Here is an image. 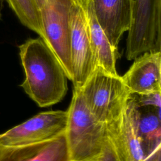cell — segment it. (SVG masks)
Returning <instances> with one entry per match:
<instances>
[{
  "label": "cell",
  "mask_w": 161,
  "mask_h": 161,
  "mask_svg": "<svg viewBox=\"0 0 161 161\" xmlns=\"http://www.w3.org/2000/svg\"><path fill=\"white\" fill-rule=\"evenodd\" d=\"M96 161H119L108 138L103 153Z\"/></svg>",
  "instance_id": "cell-15"
},
{
  "label": "cell",
  "mask_w": 161,
  "mask_h": 161,
  "mask_svg": "<svg viewBox=\"0 0 161 161\" xmlns=\"http://www.w3.org/2000/svg\"><path fill=\"white\" fill-rule=\"evenodd\" d=\"M104 126L107 138L119 161H143L146 158L125 108L117 119Z\"/></svg>",
  "instance_id": "cell-12"
},
{
  "label": "cell",
  "mask_w": 161,
  "mask_h": 161,
  "mask_svg": "<svg viewBox=\"0 0 161 161\" xmlns=\"http://www.w3.org/2000/svg\"><path fill=\"white\" fill-rule=\"evenodd\" d=\"M161 92H130L125 109L146 157L161 146Z\"/></svg>",
  "instance_id": "cell-6"
},
{
  "label": "cell",
  "mask_w": 161,
  "mask_h": 161,
  "mask_svg": "<svg viewBox=\"0 0 161 161\" xmlns=\"http://www.w3.org/2000/svg\"><path fill=\"white\" fill-rule=\"evenodd\" d=\"M80 1H81L82 4L84 6H85V5L86 4L87 2V0H80Z\"/></svg>",
  "instance_id": "cell-18"
},
{
  "label": "cell",
  "mask_w": 161,
  "mask_h": 161,
  "mask_svg": "<svg viewBox=\"0 0 161 161\" xmlns=\"http://www.w3.org/2000/svg\"><path fill=\"white\" fill-rule=\"evenodd\" d=\"M122 76L130 92L148 94L161 92V51L138 56Z\"/></svg>",
  "instance_id": "cell-10"
},
{
  "label": "cell",
  "mask_w": 161,
  "mask_h": 161,
  "mask_svg": "<svg viewBox=\"0 0 161 161\" xmlns=\"http://www.w3.org/2000/svg\"><path fill=\"white\" fill-rule=\"evenodd\" d=\"M67 111H48L38 113L0 135V145L21 146L41 143L65 133Z\"/></svg>",
  "instance_id": "cell-7"
},
{
  "label": "cell",
  "mask_w": 161,
  "mask_h": 161,
  "mask_svg": "<svg viewBox=\"0 0 161 161\" xmlns=\"http://www.w3.org/2000/svg\"><path fill=\"white\" fill-rule=\"evenodd\" d=\"M25 78L20 86L40 107L60 102L67 92V77L58 58L40 37L19 47Z\"/></svg>",
  "instance_id": "cell-1"
},
{
  "label": "cell",
  "mask_w": 161,
  "mask_h": 161,
  "mask_svg": "<svg viewBox=\"0 0 161 161\" xmlns=\"http://www.w3.org/2000/svg\"><path fill=\"white\" fill-rule=\"evenodd\" d=\"M23 25L38 33L43 40L44 35L39 9L34 0H6Z\"/></svg>",
  "instance_id": "cell-14"
},
{
  "label": "cell",
  "mask_w": 161,
  "mask_h": 161,
  "mask_svg": "<svg viewBox=\"0 0 161 161\" xmlns=\"http://www.w3.org/2000/svg\"><path fill=\"white\" fill-rule=\"evenodd\" d=\"M85 11L89 37L97 65L110 74L118 75L116 69L118 51L113 48L97 22L91 0L87 1Z\"/></svg>",
  "instance_id": "cell-13"
},
{
  "label": "cell",
  "mask_w": 161,
  "mask_h": 161,
  "mask_svg": "<svg viewBox=\"0 0 161 161\" xmlns=\"http://www.w3.org/2000/svg\"><path fill=\"white\" fill-rule=\"evenodd\" d=\"M80 90L91 114L104 125L120 116L130 93L121 76L110 74L99 66Z\"/></svg>",
  "instance_id": "cell-3"
},
{
  "label": "cell",
  "mask_w": 161,
  "mask_h": 161,
  "mask_svg": "<svg viewBox=\"0 0 161 161\" xmlns=\"http://www.w3.org/2000/svg\"><path fill=\"white\" fill-rule=\"evenodd\" d=\"M132 21L126 40L128 60L161 51V0H131Z\"/></svg>",
  "instance_id": "cell-4"
},
{
  "label": "cell",
  "mask_w": 161,
  "mask_h": 161,
  "mask_svg": "<svg viewBox=\"0 0 161 161\" xmlns=\"http://www.w3.org/2000/svg\"><path fill=\"white\" fill-rule=\"evenodd\" d=\"M143 161H161V146L156 148Z\"/></svg>",
  "instance_id": "cell-16"
},
{
  "label": "cell",
  "mask_w": 161,
  "mask_h": 161,
  "mask_svg": "<svg viewBox=\"0 0 161 161\" xmlns=\"http://www.w3.org/2000/svg\"><path fill=\"white\" fill-rule=\"evenodd\" d=\"M95 16L113 48L118 45L132 21L131 0H91Z\"/></svg>",
  "instance_id": "cell-9"
},
{
  "label": "cell",
  "mask_w": 161,
  "mask_h": 161,
  "mask_svg": "<svg viewBox=\"0 0 161 161\" xmlns=\"http://www.w3.org/2000/svg\"><path fill=\"white\" fill-rule=\"evenodd\" d=\"M65 132L70 161H96L107 140L104 124L88 110L80 89H73Z\"/></svg>",
  "instance_id": "cell-2"
},
{
  "label": "cell",
  "mask_w": 161,
  "mask_h": 161,
  "mask_svg": "<svg viewBox=\"0 0 161 161\" xmlns=\"http://www.w3.org/2000/svg\"><path fill=\"white\" fill-rule=\"evenodd\" d=\"M73 0H48L39 9L43 40L55 55L69 79L73 77L70 11Z\"/></svg>",
  "instance_id": "cell-5"
},
{
  "label": "cell",
  "mask_w": 161,
  "mask_h": 161,
  "mask_svg": "<svg viewBox=\"0 0 161 161\" xmlns=\"http://www.w3.org/2000/svg\"><path fill=\"white\" fill-rule=\"evenodd\" d=\"M0 161H70L65 134L38 143L0 145Z\"/></svg>",
  "instance_id": "cell-11"
},
{
  "label": "cell",
  "mask_w": 161,
  "mask_h": 161,
  "mask_svg": "<svg viewBox=\"0 0 161 161\" xmlns=\"http://www.w3.org/2000/svg\"><path fill=\"white\" fill-rule=\"evenodd\" d=\"M70 23L72 81L74 88L80 89L97 65L89 37L85 7L80 0H73Z\"/></svg>",
  "instance_id": "cell-8"
},
{
  "label": "cell",
  "mask_w": 161,
  "mask_h": 161,
  "mask_svg": "<svg viewBox=\"0 0 161 161\" xmlns=\"http://www.w3.org/2000/svg\"><path fill=\"white\" fill-rule=\"evenodd\" d=\"M35 3L38 8V9H40L41 8H42L48 0H34Z\"/></svg>",
  "instance_id": "cell-17"
}]
</instances>
